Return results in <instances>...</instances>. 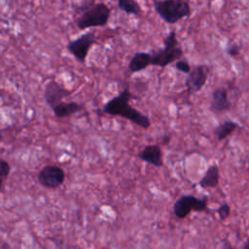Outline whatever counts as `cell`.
<instances>
[{
    "mask_svg": "<svg viewBox=\"0 0 249 249\" xmlns=\"http://www.w3.org/2000/svg\"><path fill=\"white\" fill-rule=\"evenodd\" d=\"M131 97L132 94L130 93L128 88L125 87L117 96L111 98L104 104L102 111L108 115L119 116L126 119L144 129L149 128L151 125L149 117L136 110L129 104V99Z\"/></svg>",
    "mask_w": 249,
    "mask_h": 249,
    "instance_id": "6da1fadb",
    "label": "cell"
},
{
    "mask_svg": "<svg viewBox=\"0 0 249 249\" xmlns=\"http://www.w3.org/2000/svg\"><path fill=\"white\" fill-rule=\"evenodd\" d=\"M154 9L160 18L169 24L190 17L192 13L189 3L184 0H156Z\"/></svg>",
    "mask_w": 249,
    "mask_h": 249,
    "instance_id": "7a4b0ae2",
    "label": "cell"
},
{
    "mask_svg": "<svg viewBox=\"0 0 249 249\" xmlns=\"http://www.w3.org/2000/svg\"><path fill=\"white\" fill-rule=\"evenodd\" d=\"M111 17V9L103 2H97L79 15L76 24L83 30L90 27L105 26Z\"/></svg>",
    "mask_w": 249,
    "mask_h": 249,
    "instance_id": "3957f363",
    "label": "cell"
},
{
    "mask_svg": "<svg viewBox=\"0 0 249 249\" xmlns=\"http://www.w3.org/2000/svg\"><path fill=\"white\" fill-rule=\"evenodd\" d=\"M207 209V198L192 195L179 196L173 204V213L178 219L186 218L192 211L202 212Z\"/></svg>",
    "mask_w": 249,
    "mask_h": 249,
    "instance_id": "277c9868",
    "label": "cell"
},
{
    "mask_svg": "<svg viewBox=\"0 0 249 249\" xmlns=\"http://www.w3.org/2000/svg\"><path fill=\"white\" fill-rule=\"evenodd\" d=\"M97 42L95 34L91 31L79 36L78 38L69 41L67 44L68 52L80 62H84L93 44Z\"/></svg>",
    "mask_w": 249,
    "mask_h": 249,
    "instance_id": "5b68a950",
    "label": "cell"
},
{
    "mask_svg": "<svg viewBox=\"0 0 249 249\" xmlns=\"http://www.w3.org/2000/svg\"><path fill=\"white\" fill-rule=\"evenodd\" d=\"M37 180L44 188L56 189L64 183L65 172L57 165L47 164L39 171Z\"/></svg>",
    "mask_w": 249,
    "mask_h": 249,
    "instance_id": "8992f818",
    "label": "cell"
},
{
    "mask_svg": "<svg viewBox=\"0 0 249 249\" xmlns=\"http://www.w3.org/2000/svg\"><path fill=\"white\" fill-rule=\"evenodd\" d=\"M152 54V65L159 66L161 68L166 67L174 61L180 59L183 55V50L180 45L176 47H166L158 49L151 53Z\"/></svg>",
    "mask_w": 249,
    "mask_h": 249,
    "instance_id": "52a82bcc",
    "label": "cell"
},
{
    "mask_svg": "<svg viewBox=\"0 0 249 249\" xmlns=\"http://www.w3.org/2000/svg\"><path fill=\"white\" fill-rule=\"evenodd\" d=\"M209 74V68L206 65H196L192 68L188 73L187 79L185 81L186 88L190 93L198 92L207 81Z\"/></svg>",
    "mask_w": 249,
    "mask_h": 249,
    "instance_id": "ba28073f",
    "label": "cell"
},
{
    "mask_svg": "<svg viewBox=\"0 0 249 249\" xmlns=\"http://www.w3.org/2000/svg\"><path fill=\"white\" fill-rule=\"evenodd\" d=\"M71 95V90L65 89L59 83L54 80L48 82L45 86L44 89V98L46 103L52 109L62 102L65 97Z\"/></svg>",
    "mask_w": 249,
    "mask_h": 249,
    "instance_id": "9c48e42d",
    "label": "cell"
},
{
    "mask_svg": "<svg viewBox=\"0 0 249 249\" xmlns=\"http://www.w3.org/2000/svg\"><path fill=\"white\" fill-rule=\"evenodd\" d=\"M138 157L141 160L150 163L156 167H161L163 165L162 151L161 148L157 144L145 146L143 150L138 154Z\"/></svg>",
    "mask_w": 249,
    "mask_h": 249,
    "instance_id": "30bf717a",
    "label": "cell"
},
{
    "mask_svg": "<svg viewBox=\"0 0 249 249\" xmlns=\"http://www.w3.org/2000/svg\"><path fill=\"white\" fill-rule=\"evenodd\" d=\"M231 102L228 98V91L225 89H217L212 92V101L210 110L215 114H221L229 111Z\"/></svg>",
    "mask_w": 249,
    "mask_h": 249,
    "instance_id": "8fae6325",
    "label": "cell"
},
{
    "mask_svg": "<svg viewBox=\"0 0 249 249\" xmlns=\"http://www.w3.org/2000/svg\"><path fill=\"white\" fill-rule=\"evenodd\" d=\"M152 65V54L151 53L146 52H137L135 53L129 60L128 70L131 73H137L148 66Z\"/></svg>",
    "mask_w": 249,
    "mask_h": 249,
    "instance_id": "7c38bea8",
    "label": "cell"
},
{
    "mask_svg": "<svg viewBox=\"0 0 249 249\" xmlns=\"http://www.w3.org/2000/svg\"><path fill=\"white\" fill-rule=\"evenodd\" d=\"M83 108L84 107L77 102H74V101L63 102L62 101L53 108V112L54 116L57 118H65V117L76 114L77 112L81 111Z\"/></svg>",
    "mask_w": 249,
    "mask_h": 249,
    "instance_id": "4fadbf2b",
    "label": "cell"
},
{
    "mask_svg": "<svg viewBox=\"0 0 249 249\" xmlns=\"http://www.w3.org/2000/svg\"><path fill=\"white\" fill-rule=\"evenodd\" d=\"M219 167L216 164L210 165L198 182L201 188H216L219 184Z\"/></svg>",
    "mask_w": 249,
    "mask_h": 249,
    "instance_id": "5bb4252c",
    "label": "cell"
},
{
    "mask_svg": "<svg viewBox=\"0 0 249 249\" xmlns=\"http://www.w3.org/2000/svg\"><path fill=\"white\" fill-rule=\"evenodd\" d=\"M237 127L238 124L232 121H225L215 127L214 134L217 137V139L221 141L227 138L229 135H231Z\"/></svg>",
    "mask_w": 249,
    "mask_h": 249,
    "instance_id": "9a60e30c",
    "label": "cell"
},
{
    "mask_svg": "<svg viewBox=\"0 0 249 249\" xmlns=\"http://www.w3.org/2000/svg\"><path fill=\"white\" fill-rule=\"evenodd\" d=\"M118 8L127 15L139 17L142 9L136 0H118Z\"/></svg>",
    "mask_w": 249,
    "mask_h": 249,
    "instance_id": "2e32d148",
    "label": "cell"
},
{
    "mask_svg": "<svg viewBox=\"0 0 249 249\" xmlns=\"http://www.w3.org/2000/svg\"><path fill=\"white\" fill-rule=\"evenodd\" d=\"M11 171V165L10 163L1 159L0 160V179H1V187L4 186V182L8 179V176Z\"/></svg>",
    "mask_w": 249,
    "mask_h": 249,
    "instance_id": "e0dca14e",
    "label": "cell"
},
{
    "mask_svg": "<svg viewBox=\"0 0 249 249\" xmlns=\"http://www.w3.org/2000/svg\"><path fill=\"white\" fill-rule=\"evenodd\" d=\"M179 45V42L176 38V32L175 31H170L166 37L163 39V46L166 47H176Z\"/></svg>",
    "mask_w": 249,
    "mask_h": 249,
    "instance_id": "ac0fdd59",
    "label": "cell"
},
{
    "mask_svg": "<svg viewBox=\"0 0 249 249\" xmlns=\"http://www.w3.org/2000/svg\"><path fill=\"white\" fill-rule=\"evenodd\" d=\"M175 68L182 72V73H185V74H188L191 70H192V67L191 65L189 64V62L185 59H178L176 62H175Z\"/></svg>",
    "mask_w": 249,
    "mask_h": 249,
    "instance_id": "d6986e66",
    "label": "cell"
},
{
    "mask_svg": "<svg viewBox=\"0 0 249 249\" xmlns=\"http://www.w3.org/2000/svg\"><path fill=\"white\" fill-rule=\"evenodd\" d=\"M216 212L218 213L219 218L221 220H226L230 216V214H231V207H230V205L228 203H223L222 205H220L217 208Z\"/></svg>",
    "mask_w": 249,
    "mask_h": 249,
    "instance_id": "ffe728a7",
    "label": "cell"
},
{
    "mask_svg": "<svg viewBox=\"0 0 249 249\" xmlns=\"http://www.w3.org/2000/svg\"><path fill=\"white\" fill-rule=\"evenodd\" d=\"M93 4H95V0H84L80 5L77 6V8L75 9V12L80 15L82 14L84 11H86L87 9H89V7H91Z\"/></svg>",
    "mask_w": 249,
    "mask_h": 249,
    "instance_id": "44dd1931",
    "label": "cell"
},
{
    "mask_svg": "<svg viewBox=\"0 0 249 249\" xmlns=\"http://www.w3.org/2000/svg\"><path fill=\"white\" fill-rule=\"evenodd\" d=\"M227 52H228L229 55L236 56L239 53V47L237 45H231V47H229Z\"/></svg>",
    "mask_w": 249,
    "mask_h": 249,
    "instance_id": "7402d4cb",
    "label": "cell"
},
{
    "mask_svg": "<svg viewBox=\"0 0 249 249\" xmlns=\"http://www.w3.org/2000/svg\"><path fill=\"white\" fill-rule=\"evenodd\" d=\"M169 141H170V136H169V135H164V136L162 137L161 143H162L163 145H167V144L169 143Z\"/></svg>",
    "mask_w": 249,
    "mask_h": 249,
    "instance_id": "603a6c76",
    "label": "cell"
},
{
    "mask_svg": "<svg viewBox=\"0 0 249 249\" xmlns=\"http://www.w3.org/2000/svg\"><path fill=\"white\" fill-rule=\"evenodd\" d=\"M243 248H244V249H249V239L246 241V243L244 244Z\"/></svg>",
    "mask_w": 249,
    "mask_h": 249,
    "instance_id": "cb8c5ba5",
    "label": "cell"
},
{
    "mask_svg": "<svg viewBox=\"0 0 249 249\" xmlns=\"http://www.w3.org/2000/svg\"><path fill=\"white\" fill-rule=\"evenodd\" d=\"M247 162H248V169H249V155L247 157Z\"/></svg>",
    "mask_w": 249,
    "mask_h": 249,
    "instance_id": "d4e9b609",
    "label": "cell"
}]
</instances>
